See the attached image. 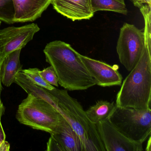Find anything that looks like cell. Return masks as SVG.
<instances>
[{"label":"cell","instance_id":"1","mask_svg":"<svg viewBox=\"0 0 151 151\" xmlns=\"http://www.w3.org/2000/svg\"><path fill=\"white\" fill-rule=\"evenodd\" d=\"M141 57L121 85L116 105L137 109H151V24H145Z\"/></svg>","mask_w":151,"mask_h":151},{"label":"cell","instance_id":"2","mask_svg":"<svg viewBox=\"0 0 151 151\" xmlns=\"http://www.w3.org/2000/svg\"><path fill=\"white\" fill-rule=\"evenodd\" d=\"M46 61L52 66L62 87L70 91H84L96 85L80 54L70 44L60 40L52 41L44 50Z\"/></svg>","mask_w":151,"mask_h":151},{"label":"cell","instance_id":"3","mask_svg":"<svg viewBox=\"0 0 151 151\" xmlns=\"http://www.w3.org/2000/svg\"><path fill=\"white\" fill-rule=\"evenodd\" d=\"M48 91L52 96L55 107L79 137L84 151H106L96 124L88 119L77 100L71 97L66 89L55 87Z\"/></svg>","mask_w":151,"mask_h":151},{"label":"cell","instance_id":"4","mask_svg":"<svg viewBox=\"0 0 151 151\" xmlns=\"http://www.w3.org/2000/svg\"><path fill=\"white\" fill-rule=\"evenodd\" d=\"M16 118L22 124L50 134L55 131L64 119L49 102L32 94H28L19 105Z\"/></svg>","mask_w":151,"mask_h":151},{"label":"cell","instance_id":"5","mask_svg":"<svg viewBox=\"0 0 151 151\" xmlns=\"http://www.w3.org/2000/svg\"><path fill=\"white\" fill-rule=\"evenodd\" d=\"M109 119L121 133L134 142L143 144L151 136V109H137L116 105Z\"/></svg>","mask_w":151,"mask_h":151},{"label":"cell","instance_id":"6","mask_svg":"<svg viewBox=\"0 0 151 151\" xmlns=\"http://www.w3.org/2000/svg\"><path fill=\"white\" fill-rule=\"evenodd\" d=\"M144 46V31L133 24L124 23L120 29L116 50L120 63L128 71L139 60Z\"/></svg>","mask_w":151,"mask_h":151},{"label":"cell","instance_id":"7","mask_svg":"<svg viewBox=\"0 0 151 151\" xmlns=\"http://www.w3.org/2000/svg\"><path fill=\"white\" fill-rule=\"evenodd\" d=\"M40 30L37 24L32 23L21 27H9L0 30V56L22 49Z\"/></svg>","mask_w":151,"mask_h":151},{"label":"cell","instance_id":"8","mask_svg":"<svg viewBox=\"0 0 151 151\" xmlns=\"http://www.w3.org/2000/svg\"><path fill=\"white\" fill-rule=\"evenodd\" d=\"M95 124L106 151H144L143 144L126 137L114 126L109 118Z\"/></svg>","mask_w":151,"mask_h":151},{"label":"cell","instance_id":"9","mask_svg":"<svg viewBox=\"0 0 151 151\" xmlns=\"http://www.w3.org/2000/svg\"><path fill=\"white\" fill-rule=\"evenodd\" d=\"M80 57L96 85L102 87L121 86L123 78L116 65L111 66L81 54Z\"/></svg>","mask_w":151,"mask_h":151},{"label":"cell","instance_id":"10","mask_svg":"<svg viewBox=\"0 0 151 151\" xmlns=\"http://www.w3.org/2000/svg\"><path fill=\"white\" fill-rule=\"evenodd\" d=\"M56 12L74 22L89 20L94 15L91 0H52Z\"/></svg>","mask_w":151,"mask_h":151},{"label":"cell","instance_id":"11","mask_svg":"<svg viewBox=\"0 0 151 151\" xmlns=\"http://www.w3.org/2000/svg\"><path fill=\"white\" fill-rule=\"evenodd\" d=\"M14 23L32 22L40 17L52 0H13Z\"/></svg>","mask_w":151,"mask_h":151},{"label":"cell","instance_id":"12","mask_svg":"<svg viewBox=\"0 0 151 151\" xmlns=\"http://www.w3.org/2000/svg\"><path fill=\"white\" fill-rule=\"evenodd\" d=\"M51 136L60 143L64 151H84L79 137L65 119Z\"/></svg>","mask_w":151,"mask_h":151},{"label":"cell","instance_id":"13","mask_svg":"<svg viewBox=\"0 0 151 151\" xmlns=\"http://www.w3.org/2000/svg\"><path fill=\"white\" fill-rule=\"evenodd\" d=\"M22 50L18 49L9 54L1 63L0 79L1 83L6 87H9L15 83L17 75L22 70L23 66L20 61Z\"/></svg>","mask_w":151,"mask_h":151},{"label":"cell","instance_id":"14","mask_svg":"<svg viewBox=\"0 0 151 151\" xmlns=\"http://www.w3.org/2000/svg\"><path fill=\"white\" fill-rule=\"evenodd\" d=\"M115 106L114 102L98 101L95 105L90 107L85 111L86 114L88 119L93 123L96 124L101 121L108 119Z\"/></svg>","mask_w":151,"mask_h":151},{"label":"cell","instance_id":"15","mask_svg":"<svg viewBox=\"0 0 151 151\" xmlns=\"http://www.w3.org/2000/svg\"><path fill=\"white\" fill-rule=\"evenodd\" d=\"M93 13L100 11H111L126 15L128 10L124 0H91Z\"/></svg>","mask_w":151,"mask_h":151},{"label":"cell","instance_id":"16","mask_svg":"<svg viewBox=\"0 0 151 151\" xmlns=\"http://www.w3.org/2000/svg\"><path fill=\"white\" fill-rule=\"evenodd\" d=\"M14 15L13 0H0V21L12 24L14 23Z\"/></svg>","mask_w":151,"mask_h":151},{"label":"cell","instance_id":"17","mask_svg":"<svg viewBox=\"0 0 151 151\" xmlns=\"http://www.w3.org/2000/svg\"><path fill=\"white\" fill-rule=\"evenodd\" d=\"M40 70L37 68H32L22 70L21 72L35 84L49 91L53 90L55 87L48 83L42 78L40 74Z\"/></svg>","mask_w":151,"mask_h":151},{"label":"cell","instance_id":"18","mask_svg":"<svg viewBox=\"0 0 151 151\" xmlns=\"http://www.w3.org/2000/svg\"><path fill=\"white\" fill-rule=\"evenodd\" d=\"M40 74L42 78L48 83L56 87L59 86L58 78L52 66L40 70Z\"/></svg>","mask_w":151,"mask_h":151},{"label":"cell","instance_id":"19","mask_svg":"<svg viewBox=\"0 0 151 151\" xmlns=\"http://www.w3.org/2000/svg\"><path fill=\"white\" fill-rule=\"evenodd\" d=\"M47 151H64L60 143L51 136L47 144Z\"/></svg>","mask_w":151,"mask_h":151},{"label":"cell","instance_id":"20","mask_svg":"<svg viewBox=\"0 0 151 151\" xmlns=\"http://www.w3.org/2000/svg\"><path fill=\"white\" fill-rule=\"evenodd\" d=\"M10 145L6 140L0 141V151H9L10 150Z\"/></svg>","mask_w":151,"mask_h":151},{"label":"cell","instance_id":"21","mask_svg":"<svg viewBox=\"0 0 151 151\" xmlns=\"http://www.w3.org/2000/svg\"><path fill=\"white\" fill-rule=\"evenodd\" d=\"M6 135L1 124V118H0V141L6 140Z\"/></svg>","mask_w":151,"mask_h":151},{"label":"cell","instance_id":"22","mask_svg":"<svg viewBox=\"0 0 151 151\" xmlns=\"http://www.w3.org/2000/svg\"><path fill=\"white\" fill-rule=\"evenodd\" d=\"M5 57H3V56H0V69H1V63H2V62H3V60H4V58ZM2 83H1V79H0V100H1V92L2 91Z\"/></svg>","mask_w":151,"mask_h":151},{"label":"cell","instance_id":"23","mask_svg":"<svg viewBox=\"0 0 151 151\" xmlns=\"http://www.w3.org/2000/svg\"><path fill=\"white\" fill-rule=\"evenodd\" d=\"M5 108L2 103V101L0 100V118H1L2 116L5 113Z\"/></svg>","mask_w":151,"mask_h":151},{"label":"cell","instance_id":"24","mask_svg":"<svg viewBox=\"0 0 151 151\" xmlns=\"http://www.w3.org/2000/svg\"><path fill=\"white\" fill-rule=\"evenodd\" d=\"M138 1L141 6L144 4H147L151 6V0H138Z\"/></svg>","mask_w":151,"mask_h":151},{"label":"cell","instance_id":"25","mask_svg":"<svg viewBox=\"0 0 151 151\" xmlns=\"http://www.w3.org/2000/svg\"><path fill=\"white\" fill-rule=\"evenodd\" d=\"M134 6H135L137 7L140 8V7L141 6V5L139 4V2L138 0H130Z\"/></svg>","mask_w":151,"mask_h":151},{"label":"cell","instance_id":"26","mask_svg":"<svg viewBox=\"0 0 151 151\" xmlns=\"http://www.w3.org/2000/svg\"><path fill=\"white\" fill-rule=\"evenodd\" d=\"M148 145H147V146L146 147V151H151V136L148 138Z\"/></svg>","mask_w":151,"mask_h":151},{"label":"cell","instance_id":"27","mask_svg":"<svg viewBox=\"0 0 151 151\" xmlns=\"http://www.w3.org/2000/svg\"><path fill=\"white\" fill-rule=\"evenodd\" d=\"M1 21H0V25H1Z\"/></svg>","mask_w":151,"mask_h":151}]
</instances>
